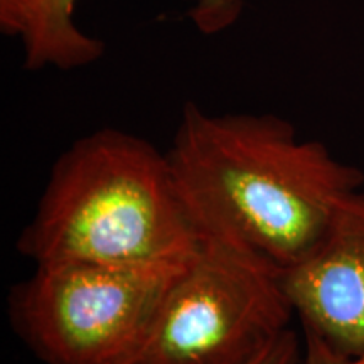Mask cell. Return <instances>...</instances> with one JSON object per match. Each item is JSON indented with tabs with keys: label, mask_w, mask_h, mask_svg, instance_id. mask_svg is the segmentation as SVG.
Here are the masks:
<instances>
[{
	"label": "cell",
	"mask_w": 364,
	"mask_h": 364,
	"mask_svg": "<svg viewBox=\"0 0 364 364\" xmlns=\"http://www.w3.org/2000/svg\"><path fill=\"white\" fill-rule=\"evenodd\" d=\"M282 284L304 331L349 359L364 354V193H354L324 238Z\"/></svg>",
	"instance_id": "5"
},
{
	"label": "cell",
	"mask_w": 364,
	"mask_h": 364,
	"mask_svg": "<svg viewBox=\"0 0 364 364\" xmlns=\"http://www.w3.org/2000/svg\"><path fill=\"white\" fill-rule=\"evenodd\" d=\"M351 364H364V354L363 356H359L358 359H353Z\"/></svg>",
	"instance_id": "9"
},
{
	"label": "cell",
	"mask_w": 364,
	"mask_h": 364,
	"mask_svg": "<svg viewBox=\"0 0 364 364\" xmlns=\"http://www.w3.org/2000/svg\"><path fill=\"white\" fill-rule=\"evenodd\" d=\"M76 4L78 0H0V27L21 38L26 70L53 66L70 71L103 58V41L76 26Z\"/></svg>",
	"instance_id": "6"
},
{
	"label": "cell",
	"mask_w": 364,
	"mask_h": 364,
	"mask_svg": "<svg viewBox=\"0 0 364 364\" xmlns=\"http://www.w3.org/2000/svg\"><path fill=\"white\" fill-rule=\"evenodd\" d=\"M179 194L199 235L284 273L324 238L364 184L324 144L299 140L277 115L182 110L169 152Z\"/></svg>",
	"instance_id": "1"
},
{
	"label": "cell",
	"mask_w": 364,
	"mask_h": 364,
	"mask_svg": "<svg viewBox=\"0 0 364 364\" xmlns=\"http://www.w3.org/2000/svg\"><path fill=\"white\" fill-rule=\"evenodd\" d=\"M189 262L36 265L11 294L12 326L46 364H132Z\"/></svg>",
	"instance_id": "3"
},
{
	"label": "cell",
	"mask_w": 364,
	"mask_h": 364,
	"mask_svg": "<svg viewBox=\"0 0 364 364\" xmlns=\"http://www.w3.org/2000/svg\"><path fill=\"white\" fill-rule=\"evenodd\" d=\"M351 361L353 359L334 351L314 332L306 331V354L300 364H351Z\"/></svg>",
	"instance_id": "8"
},
{
	"label": "cell",
	"mask_w": 364,
	"mask_h": 364,
	"mask_svg": "<svg viewBox=\"0 0 364 364\" xmlns=\"http://www.w3.org/2000/svg\"><path fill=\"white\" fill-rule=\"evenodd\" d=\"M292 316L279 270L204 240L132 364H252L290 329Z\"/></svg>",
	"instance_id": "4"
},
{
	"label": "cell",
	"mask_w": 364,
	"mask_h": 364,
	"mask_svg": "<svg viewBox=\"0 0 364 364\" xmlns=\"http://www.w3.org/2000/svg\"><path fill=\"white\" fill-rule=\"evenodd\" d=\"M252 364H300V348L297 334L292 329H287Z\"/></svg>",
	"instance_id": "7"
},
{
	"label": "cell",
	"mask_w": 364,
	"mask_h": 364,
	"mask_svg": "<svg viewBox=\"0 0 364 364\" xmlns=\"http://www.w3.org/2000/svg\"><path fill=\"white\" fill-rule=\"evenodd\" d=\"M203 243L167 154L103 129L59 156L17 248L36 265H149L193 260Z\"/></svg>",
	"instance_id": "2"
}]
</instances>
